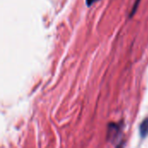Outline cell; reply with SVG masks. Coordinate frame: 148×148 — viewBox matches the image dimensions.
Wrapping results in <instances>:
<instances>
[{"mask_svg": "<svg viewBox=\"0 0 148 148\" xmlns=\"http://www.w3.org/2000/svg\"><path fill=\"white\" fill-rule=\"evenodd\" d=\"M92 1L93 0H87V3H88V5H91L93 3H92Z\"/></svg>", "mask_w": 148, "mask_h": 148, "instance_id": "7a4b0ae2", "label": "cell"}, {"mask_svg": "<svg viewBox=\"0 0 148 148\" xmlns=\"http://www.w3.org/2000/svg\"><path fill=\"white\" fill-rule=\"evenodd\" d=\"M140 132L141 136L145 137L148 134V119H145L144 121L141 123L140 127Z\"/></svg>", "mask_w": 148, "mask_h": 148, "instance_id": "6da1fadb", "label": "cell"}]
</instances>
